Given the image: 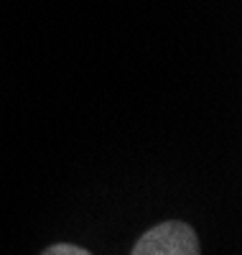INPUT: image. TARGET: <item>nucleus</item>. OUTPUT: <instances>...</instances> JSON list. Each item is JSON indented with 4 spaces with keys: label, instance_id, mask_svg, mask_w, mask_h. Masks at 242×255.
Returning <instances> with one entry per match:
<instances>
[{
    "label": "nucleus",
    "instance_id": "nucleus-1",
    "mask_svg": "<svg viewBox=\"0 0 242 255\" xmlns=\"http://www.w3.org/2000/svg\"><path fill=\"white\" fill-rule=\"evenodd\" d=\"M130 255H202V248L191 225L166 220L143 232Z\"/></svg>",
    "mask_w": 242,
    "mask_h": 255
},
{
    "label": "nucleus",
    "instance_id": "nucleus-2",
    "mask_svg": "<svg viewBox=\"0 0 242 255\" xmlns=\"http://www.w3.org/2000/svg\"><path fill=\"white\" fill-rule=\"evenodd\" d=\"M41 255H92V253L74 245V243H56V245H49Z\"/></svg>",
    "mask_w": 242,
    "mask_h": 255
}]
</instances>
